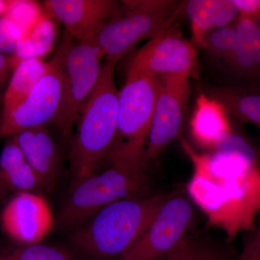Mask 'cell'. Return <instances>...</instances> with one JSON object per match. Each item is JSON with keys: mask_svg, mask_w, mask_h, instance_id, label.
Returning <instances> with one entry per match:
<instances>
[{"mask_svg": "<svg viewBox=\"0 0 260 260\" xmlns=\"http://www.w3.org/2000/svg\"><path fill=\"white\" fill-rule=\"evenodd\" d=\"M170 195H150L108 205L75 231L72 242L91 259L119 260L148 229Z\"/></svg>", "mask_w": 260, "mask_h": 260, "instance_id": "cell-3", "label": "cell"}, {"mask_svg": "<svg viewBox=\"0 0 260 260\" xmlns=\"http://www.w3.org/2000/svg\"><path fill=\"white\" fill-rule=\"evenodd\" d=\"M227 114L218 101L201 94L197 100L190 122L195 141L203 148L213 150L219 140L232 132Z\"/></svg>", "mask_w": 260, "mask_h": 260, "instance_id": "cell-16", "label": "cell"}, {"mask_svg": "<svg viewBox=\"0 0 260 260\" xmlns=\"http://www.w3.org/2000/svg\"><path fill=\"white\" fill-rule=\"evenodd\" d=\"M23 37V31L16 23L7 17H0V54H15Z\"/></svg>", "mask_w": 260, "mask_h": 260, "instance_id": "cell-26", "label": "cell"}, {"mask_svg": "<svg viewBox=\"0 0 260 260\" xmlns=\"http://www.w3.org/2000/svg\"><path fill=\"white\" fill-rule=\"evenodd\" d=\"M159 260H236L221 246L185 237Z\"/></svg>", "mask_w": 260, "mask_h": 260, "instance_id": "cell-20", "label": "cell"}, {"mask_svg": "<svg viewBox=\"0 0 260 260\" xmlns=\"http://www.w3.org/2000/svg\"><path fill=\"white\" fill-rule=\"evenodd\" d=\"M236 260H260V219L255 230L246 241L242 253Z\"/></svg>", "mask_w": 260, "mask_h": 260, "instance_id": "cell-29", "label": "cell"}, {"mask_svg": "<svg viewBox=\"0 0 260 260\" xmlns=\"http://www.w3.org/2000/svg\"><path fill=\"white\" fill-rule=\"evenodd\" d=\"M236 23L243 29L249 39L260 76V28L259 25L254 20L242 16L239 17Z\"/></svg>", "mask_w": 260, "mask_h": 260, "instance_id": "cell-27", "label": "cell"}, {"mask_svg": "<svg viewBox=\"0 0 260 260\" xmlns=\"http://www.w3.org/2000/svg\"><path fill=\"white\" fill-rule=\"evenodd\" d=\"M194 208L180 194H171L153 222L119 260H159L185 237Z\"/></svg>", "mask_w": 260, "mask_h": 260, "instance_id": "cell-10", "label": "cell"}, {"mask_svg": "<svg viewBox=\"0 0 260 260\" xmlns=\"http://www.w3.org/2000/svg\"><path fill=\"white\" fill-rule=\"evenodd\" d=\"M0 260H73V258L63 249L37 243L0 248Z\"/></svg>", "mask_w": 260, "mask_h": 260, "instance_id": "cell-22", "label": "cell"}, {"mask_svg": "<svg viewBox=\"0 0 260 260\" xmlns=\"http://www.w3.org/2000/svg\"><path fill=\"white\" fill-rule=\"evenodd\" d=\"M12 69H15L13 55L0 54V87L8 78Z\"/></svg>", "mask_w": 260, "mask_h": 260, "instance_id": "cell-31", "label": "cell"}, {"mask_svg": "<svg viewBox=\"0 0 260 260\" xmlns=\"http://www.w3.org/2000/svg\"><path fill=\"white\" fill-rule=\"evenodd\" d=\"M116 63L105 60L96 85L77 121L70 153L73 182L96 173L114 146L119 93L114 79Z\"/></svg>", "mask_w": 260, "mask_h": 260, "instance_id": "cell-2", "label": "cell"}, {"mask_svg": "<svg viewBox=\"0 0 260 260\" xmlns=\"http://www.w3.org/2000/svg\"><path fill=\"white\" fill-rule=\"evenodd\" d=\"M43 190L55 185L61 169L59 150L47 126L25 130L13 136Z\"/></svg>", "mask_w": 260, "mask_h": 260, "instance_id": "cell-14", "label": "cell"}, {"mask_svg": "<svg viewBox=\"0 0 260 260\" xmlns=\"http://www.w3.org/2000/svg\"><path fill=\"white\" fill-rule=\"evenodd\" d=\"M39 179L15 138L7 142L0 155V200L11 192L37 193Z\"/></svg>", "mask_w": 260, "mask_h": 260, "instance_id": "cell-15", "label": "cell"}, {"mask_svg": "<svg viewBox=\"0 0 260 260\" xmlns=\"http://www.w3.org/2000/svg\"><path fill=\"white\" fill-rule=\"evenodd\" d=\"M256 23H257V25H259V28H260V15L259 18H258L257 22H256Z\"/></svg>", "mask_w": 260, "mask_h": 260, "instance_id": "cell-33", "label": "cell"}, {"mask_svg": "<svg viewBox=\"0 0 260 260\" xmlns=\"http://www.w3.org/2000/svg\"><path fill=\"white\" fill-rule=\"evenodd\" d=\"M189 94L188 78L160 79V88L145 146V160L148 165L168 145L180 136L187 115Z\"/></svg>", "mask_w": 260, "mask_h": 260, "instance_id": "cell-11", "label": "cell"}, {"mask_svg": "<svg viewBox=\"0 0 260 260\" xmlns=\"http://www.w3.org/2000/svg\"><path fill=\"white\" fill-rule=\"evenodd\" d=\"M160 79L127 73L119 93L117 133L108 162H127L147 166L145 146L158 97Z\"/></svg>", "mask_w": 260, "mask_h": 260, "instance_id": "cell-5", "label": "cell"}, {"mask_svg": "<svg viewBox=\"0 0 260 260\" xmlns=\"http://www.w3.org/2000/svg\"><path fill=\"white\" fill-rule=\"evenodd\" d=\"M184 5L174 0L127 3L95 37L104 59L118 62L137 44L167 30L174 25Z\"/></svg>", "mask_w": 260, "mask_h": 260, "instance_id": "cell-6", "label": "cell"}, {"mask_svg": "<svg viewBox=\"0 0 260 260\" xmlns=\"http://www.w3.org/2000/svg\"><path fill=\"white\" fill-rule=\"evenodd\" d=\"M184 7L190 20L193 44L202 48L207 37L216 29L215 0H190Z\"/></svg>", "mask_w": 260, "mask_h": 260, "instance_id": "cell-21", "label": "cell"}, {"mask_svg": "<svg viewBox=\"0 0 260 260\" xmlns=\"http://www.w3.org/2000/svg\"><path fill=\"white\" fill-rule=\"evenodd\" d=\"M44 11L60 22L65 32L78 41L96 37L103 27L122 10L113 0H47Z\"/></svg>", "mask_w": 260, "mask_h": 260, "instance_id": "cell-13", "label": "cell"}, {"mask_svg": "<svg viewBox=\"0 0 260 260\" xmlns=\"http://www.w3.org/2000/svg\"><path fill=\"white\" fill-rule=\"evenodd\" d=\"M13 0H0V17H6Z\"/></svg>", "mask_w": 260, "mask_h": 260, "instance_id": "cell-32", "label": "cell"}, {"mask_svg": "<svg viewBox=\"0 0 260 260\" xmlns=\"http://www.w3.org/2000/svg\"><path fill=\"white\" fill-rule=\"evenodd\" d=\"M181 143L194 164L188 192L208 223L223 229L229 241L241 231L254 232L260 213V167L254 149L232 132L211 153H196L183 138Z\"/></svg>", "mask_w": 260, "mask_h": 260, "instance_id": "cell-1", "label": "cell"}, {"mask_svg": "<svg viewBox=\"0 0 260 260\" xmlns=\"http://www.w3.org/2000/svg\"><path fill=\"white\" fill-rule=\"evenodd\" d=\"M211 98L220 103L228 114L260 128V93L242 89L220 88L213 90Z\"/></svg>", "mask_w": 260, "mask_h": 260, "instance_id": "cell-19", "label": "cell"}, {"mask_svg": "<svg viewBox=\"0 0 260 260\" xmlns=\"http://www.w3.org/2000/svg\"><path fill=\"white\" fill-rule=\"evenodd\" d=\"M56 26L54 19L44 13L24 36L18 50L13 54L15 68L20 61L30 58H41L49 54L55 44Z\"/></svg>", "mask_w": 260, "mask_h": 260, "instance_id": "cell-18", "label": "cell"}, {"mask_svg": "<svg viewBox=\"0 0 260 260\" xmlns=\"http://www.w3.org/2000/svg\"><path fill=\"white\" fill-rule=\"evenodd\" d=\"M109 164L104 172L73 183L58 216L62 229L78 230L108 205L150 196L148 167L126 162Z\"/></svg>", "mask_w": 260, "mask_h": 260, "instance_id": "cell-4", "label": "cell"}, {"mask_svg": "<svg viewBox=\"0 0 260 260\" xmlns=\"http://www.w3.org/2000/svg\"><path fill=\"white\" fill-rule=\"evenodd\" d=\"M237 31L235 23L215 29L205 39L203 49L215 57L229 61L237 42Z\"/></svg>", "mask_w": 260, "mask_h": 260, "instance_id": "cell-24", "label": "cell"}, {"mask_svg": "<svg viewBox=\"0 0 260 260\" xmlns=\"http://www.w3.org/2000/svg\"><path fill=\"white\" fill-rule=\"evenodd\" d=\"M44 13V8L37 2L13 0L6 17L18 25L25 36Z\"/></svg>", "mask_w": 260, "mask_h": 260, "instance_id": "cell-25", "label": "cell"}, {"mask_svg": "<svg viewBox=\"0 0 260 260\" xmlns=\"http://www.w3.org/2000/svg\"><path fill=\"white\" fill-rule=\"evenodd\" d=\"M239 16L257 22L260 15V0H232Z\"/></svg>", "mask_w": 260, "mask_h": 260, "instance_id": "cell-30", "label": "cell"}, {"mask_svg": "<svg viewBox=\"0 0 260 260\" xmlns=\"http://www.w3.org/2000/svg\"><path fill=\"white\" fill-rule=\"evenodd\" d=\"M49 63L41 58L24 59L15 67L4 95L3 116L13 112L35 87L48 69Z\"/></svg>", "mask_w": 260, "mask_h": 260, "instance_id": "cell-17", "label": "cell"}, {"mask_svg": "<svg viewBox=\"0 0 260 260\" xmlns=\"http://www.w3.org/2000/svg\"><path fill=\"white\" fill-rule=\"evenodd\" d=\"M56 54L64 70L65 89L62 107L56 124L61 135L68 138L96 85L104 57L95 38L78 41L67 32Z\"/></svg>", "mask_w": 260, "mask_h": 260, "instance_id": "cell-7", "label": "cell"}, {"mask_svg": "<svg viewBox=\"0 0 260 260\" xmlns=\"http://www.w3.org/2000/svg\"><path fill=\"white\" fill-rule=\"evenodd\" d=\"M235 25L237 31V42L227 63L236 74L244 79L255 80L260 78L249 39L243 29L237 23H235Z\"/></svg>", "mask_w": 260, "mask_h": 260, "instance_id": "cell-23", "label": "cell"}, {"mask_svg": "<svg viewBox=\"0 0 260 260\" xmlns=\"http://www.w3.org/2000/svg\"><path fill=\"white\" fill-rule=\"evenodd\" d=\"M0 223L15 244H37L51 230L52 214L47 201L37 193L19 192L5 205Z\"/></svg>", "mask_w": 260, "mask_h": 260, "instance_id": "cell-12", "label": "cell"}, {"mask_svg": "<svg viewBox=\"0 0 260 260\" xmlns=\"http://www.w3.org/2000/svg\"><path fill=\"white\" fill-rule=\"evenodd\" d=\"M48 63L47 72L28 96L13 112L3 116L0 136L11 138L32 128L56 124L64 100L65 76L57 54Z\"/></svg>", "mask_w": 260, "mask_h": 260, "instance_id": "cell-8", "label": "cell"}, {"mask_svg": "<svg viewBox=\"0 0 260 260\" xmlns=\"http://www.w3.org/2000/svg\"><path fill=\"white\" fill-rule=\"evenodd\" d=\"M198 64L196 47L183 37L179 25H172L135 53L127 73H141L158 79H189L196 74Z\"/></svg>", "mask_w": 260, "mask_h": 260, "instance_id": "cell-9", "label": "cell"}, {"mask_svg": "<svg viewBox=\"0 0 260 260\" xmlns=\"http://www.w3.org/2000/svg\"><path fill=\"white\" fill-rule=\"evenodd\" d=\"M239 17V12L232 0H215L216 28L233 25Z\"/></svg>", "mask_w": 260, "mask_h": 260, "instance_id": "cell-28", "label": "cell"}]
</instances>
